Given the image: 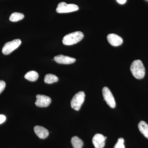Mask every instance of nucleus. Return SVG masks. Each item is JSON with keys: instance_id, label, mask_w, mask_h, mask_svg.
Returning <instances> with one entry per match:
<instances>
[{"instance_id": "obj_1", "label": "nucleus", "mask_w": 148, "mask_h": 148, "mask_svg": "<svg viewBox=\"0 0 148 148\" xmlns=\"http://www.w3.org/2000/svg\"><path fill=\"white\" fill-rule=\"evenodd\" d=\"M130 71L133 76L138 79H142L145 75V69L143 62L140 60H135L132 62Z\"/></svg>"}, {"instance_id": "obj_2", "label": "nucleus", "mask_w": 148, "mask_h": 148, "mask_svg": "<svg viewBox=\"0 0 148 148\" xmlns=\"http://www.w3.org/2000/svg\"><path fill=\"white\" fill-rule=\"evenodd\" d=\"M84 37V35L82 32H73L66 35L63 38L62 42L64 45H73L82 40Z\"/></svg>"}, {"instance_id": "obj_3", "label": "nucleus", "mask_w": 148, "mask_h": 148, "mask_svg": "<svg viewBox=\"0 0 148 148\" xmlns=\"http://www.w3.org/2000/svg\"><path fill=\"white\" fill-rule=\"evenodd\" d=\"M85 94L83 91H80L76 93L71 101V106L72 108L79 111L84 102Z\"/></svg>"}, {"instance_id": "obj_4", "label": "nucleus", "mask_w": 148, "mask_h": 148, "mask_svg": "<svg viewBox=\"0 0 148 148\" xmlns=\"http://www.w3.org/2000/svg\"><path fill=\"white\" fill-rule=\"evenodd\" d=\"M79 7L74 4H68L66 3L61 2L58 4L56 9L57 13H64L73 12L78 10Z\"/></svg>"}, {"instance_id": "obj_5", "label": "nucleus", "mask_w": 148, "mask_h": 148, "mask_svg": "<svg viewBox=\"0 0 148 148\" xmlns=\"http://www.w3.org/2000/svg\"><path fill=\"white\" fill-rule=\"evenodd\" d=\"M21 41L20 39H15L12 41L6 43L3 47L2 53L5 55H8L16 49L21 45Z\"/></svg>"}, {"instance_id": "obj_6", "label": "nucleus", "mask_w": 148, "mask_h": 148, "mask_svg": "<svg viewBox=\"0 0 148 148\" xmlns=\"http://www.w3.org/2000/svg\"><path fill=\"white\" fill-rule=\"evenodd\" d=\"M103 95L104 100L106 101L108 105L112 108H114L116 107V102L112 93L108 88L104 87L103 90Z\"/></svg>"}, {"instance_id": "obj_7", "label": "nucleus", "mask_w": 148, "mask_h": 148, "mask_svg": "<svg viewBox=\"0 0 148 148\" xmlns=\"http://www.w3.org/2000/svg\"><path fill=\"white\" fill-rule=\"evenodd\" d=\"M36 101L35 102L36 106L40 108H46L49 106L51 103L50 97L43 95H37L36 96Z\"/></svg>"}, {"instance_id": "obj_8", "label": "nucleus", "mask_w": 148, "mask_h": 148, "mask_svg": "<svg viewBox=\"0 0 148 148\" xmlns=\"http://www.w3.org/2000/svg\"><path fill=\"white\" fill-rule=\"evenodd\" d=\"M107 137L101 134H95L92 139V143L95 148H103Z\"/></svg>"}, {"instance_id": "obj_9", "label": "nucleus", "mask_w": 148, "mask_h": 148, "mask_svg": "<svg viewBox=\"0 0 148 148\" xmlns=\"http://www.w3.org/2000/svg\"><path fill=\"white\" fill-rule=\"evenodd\" d=\"M54 60L58 64H70L75 63V58L63 55H58L54 57Z\"/></svg>"}, {"instance_id": "obj_10", "label": "nucleus", "mask_w": 148, "mask_h": 148, "mask_svg": "<svg viewBox=\"0 0 148 148\" xmlns=\"http://www.w3.org/2000/svg\"><path fill=\"white\" fill-rule=\"evenodd\" d=\"M107 39L109 43L113 46H119L121 45L123 42V40L121 37L115 34H110L107 36Z\"/></svg>"}, {"instance_id": "obj_11", "label": "nucleus", "mask_w": 148, "mask_h": 148, "mask_svg": "<svg viewBox=\"0 0 148 148\" xmlns=\"http://www.w3.org/2000/svg\"><path fill=\"white\" fill-rule=\"evenodd\" d=\"M34 130L36 135L40 139H45L47 138L49 132L47 129L42 126L36 125L34 127Z\"/></svg>"}, {"instance_id": "obj_12", "label": "nucleus", "mask_w": 148, "mask_h": 148, "mask_svg": "<svg viewBox=\"0 0 148 148\" xmlns=\"http://www.w3.org/2000/svg\"><path fill=\"white\" fill-rule=\"evenodd\" d=\"M138 128L140 132L148 139V124L144 121H141L138 124Z\"/></svg>"}, {"instance_id": "obj_13", "label": "nucleus", "mask_w": 148, "mask_h": 148, "mask_svg": "<svg viewBox=\"0 0 148 148\" xmlns=\"http://www.w3.org/2000/svg\"><path fill=\"white\" fill-rule=\"evenodd\" d=\"M38 74L35 71H31L28 72L24 76V77L26 79L31 82L36 81L38 78Z\"/></svg>"}, {"instance_id": "obj_14", "label": "nucleus", "mask_w": 148, "mask_h": 148, "mask_svg": "<svg viewBox=\"0 0 148 148\" xmlns=\"http://www.w3.org/2000/svg\"><path fill=\"white\" fill-rule=\"evenodd\" d=\"M71 143L74 148H82L84 145L82 140L77 136L72 138Z\"/></svg>"}, {"instance_id": "obj_15", "label": "nucleus", "mask_w": 148, "mask_h": 148, "mask_svg": "<svg viewBox=\"0 0 148 148\" xmlns=\"http://www.w3.org/2000/svg\"><path fill=\"white\" fill-rule=\"evenodd\" d=\"M58 77L53 74H48L46 75L44 78L45 82L47 84H52L58 81Z\"/></svg>"}, {"instance_id": "obj_16", "label": "nucleus", "mask_w": 148, "mask_h": 148, "mask_svg": "<svg viewBox=\"0 0 148 148\" xmlns=\"http://www.w3.org/2000/svg\"><path fill=\"white\" fill-rule=\"evenodd\" d=\"M24 17V15L23 14L18 12H14L11 14L9 19L12 22H16L22 20Z\"/></svg>"}, {"instance_id": "obj_17", "label": "nucleus", "mask_w": 148, "mask_h": 148, "mask_svg": "<svg viewBox=\"0 0 148 148\" xmlns=\"http://www.w3.org/2000/svg\"><path fill=\"white\" fill-rule=\"evenodd\" d=\"M124 143V140L123 138H119L117 142L114 146V148H125Z\"/></svg>"}, {"instance_id": "obj_18", "label": "nucleus", "mask_w": 148, "mask_h": 148, "mask_svg": "<svg viewBox=\"0 0 148 148\" xmlns=\"http://www.w3.org/2000/svg\"><path fill=\"white\" fill-rule=\"evenodd\" d=\"M6 86L5 82L2 80L0 81V94L4 90Z\"/></svg>"}, {"instance_id": "obj_19", "label": "nucleus", "mask_w": 148, "mask_h": 148, "mask_svg": "<svg viewBox=\"0 0 148 148\" xmlns=\"http://www.w3.org/2000/svg\"><path fill=\"white\" fill-rule=\"evenodd\" d=\"M6 118L4 115L0 114V124L3 123L5 121Z\"/></svg>"}, {"instance_id": "obj_20", "label": "nucleus", "mask_w": 148, "mask_h": 148, "mask_svg": "<svg viewBox=\"0 0 148 148\" xmlns=\"http://www.w3.org/2000/svg\"><path fill=\"white\" fill-rule=\"evenodd\" d=\"M117 1L120 4H123L126 2V0H117Z\"/></svg>"}]
</instances>
